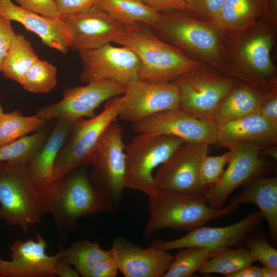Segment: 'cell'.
I'll return each mask as SVG.
<instances>
[{
	"mask_svg": "<svg viewBox=\"0 0 277 277\" xmlns=\"http://www.w3.org/2000/svg\"><path fill=\"white\" fill-rule=\"evenodd\" d=\"M276 28L263 16L243 28L226 31L223 46L232 77L266 88L277 85L271 56Z\"/></svg>",
	"mask_w": 277,
	"mask_h": 277,
	"instance_id": "cell-1",
	"label": "cell"
},
{
	"mask_svg": "<svg viewBox=\"0 0 277 277\" xmlns=\"http://www.w3.org/2000/svg\"><path fill=\"white\" fill-rule=\"evenodd\" d=\"M153 29L161 39L190 58L232 77L223 46L226 31L215 24L195 18L185 11H171L161 13Z\"/></svg>",
	"mask_w": 277,
	"mask_h": 277,
	"instance_id": "cell-2",
	"label": "cell"
},
{
	"mask_svg": "<svg viewBox=\"0 0 277 277\" xmlns=\"http://www.w3.org/2000/svg\"><path fill=\"white\" fill-rule=\"evenodd\" d=\"M115 43L130 49L137 56L142 64L139 80L147 83L173 82L203 63L164 41L142 23L125 27Z\"/></svg>",
	"mask_w": 277,
	"mask_h": 277,
	"instance_id": "cell-3",
	"label": "cell"
},
{
	"mask_svg": "<svg viewBox=\"0 0 277 277\" xmlns=\"http://www.w3.org/2000/svg\"><path fill=\"white\" fill-rule=\"evenodd\" d=\"M43 204L45 213L52 215L63 239L76 229L82 217L105 212L87 173L77 168L54 183Z\"/></svg>",
	"mask_w": 277,
	"mask_h": 277,
	"instance_id": "cell-4",
	"label": "cell"
},
{
	"mask_svg": "<svg viewBox=\"0 0 277 277\" xmlns=\"http://www.w3.org/2000/svg\"><path fill=\"white\" fill-rule=\"evenodd\" d=\"M148 196L150 216L144 232L146 239L165 228L191 230L232 212L239 205L232 201L227 206L216 209L209 206L204 197L157 190Z\"/></svg>",
	"mask_w": 277,
	"mask_h": 277,
	"instance_id": "cell-5",
	"label": "cell"
},
{
	"mask_svg": "<svg viewBox=\"0 0 277 277\" xmlns=\"http://www.w3.org/2000/svg\"><path fill=\"white\" fill-rule=\"evenodd\" d=\"M123 136L122 126L116 121L112 122L87 163L92 166V184L105 212L110 213L118 209L126 188V145Z\"/></svg>",
	"mask_w": 277,
	"mask_h": 277,
	"instance_id": "cell-6",
	"label": "cell"
},
{
	"mask_svg": "<svg viewBox=\"0 0 277 277\" xmlns=\"http://www.w3.org/2000/svg\"><path fill=\"white\" fill-rule=\"evenodd\" d=\"M27 165L0 162V219L24 231L39 223L45 213L41 196L33 185Z\"/></svg>",
	"mask_w": 277,
	"mask_h": 277,
	"instance_id": "cell-7",
	"label": "cell"
},
{
	"mask_svg": "<svg viewBox=\"0 0 277 277\" xmlns=\"http://www.w3.org/2000/svg\"><path fill=\"white\" fill-rule=\"evenodd\" d=\"M238 81L202 63L173 82L180 92L179 108L197 118L213 121L222 102Z\"/></svg>",
	"mask_w": 277,
	"mask_h": 277,
	"instance_id": "cell-8",
	"label": "cell"
},
{
	"mask_svg": "<svg viewBox=\"0 0 277 277\" xmlns=\"http://www.w3.org/2000/svg\"><path fill=\"white\" fill-rule=\"evenodd\" d=\"M122 102V95L111 98L98 115L74 123L54 165V183L75 168L87 164L103 133L118 117Z\"/></svg>",
	"mask_w": 277,
	"mask_h": 277,
	"instance_id": "cell-9",
	"label": "cell"
},
{
	"mask_svg": "<svg viewBox=\"0 0 277 277\" xmlns=\"http://www.w3.org/2000/svg\"><path fill=\"white\" fill-rule=\"evenodd\" d=\"M184 142L167 135L142 133L133 137L125 149L126 188L139 190L148 195L154 192V169Z\"/></svg>",
	"mask_w": 277,
	"mask_h": 277,
	"instance_id": "cell-10",
	"label": "cell"
},
{
	"mask_svg": "<svg viewBox=\"0 0 277 277\" xmlns=\"http://www.w3.org/2000/svg\"><path fill=\"white\" fill-rule=\"evenodd\" d=\"M209 145L184 142L156 171L154 177L157 190L205 197L207 189L200 177L204 157Z\"/></svg>",
	"mask_w": 277,
	"mask_h": 277,
	"instance_id": "cell-11",
	"label": "cell"
},
{
	"mask_svg": "<svg viewBox=\"0 0 277 277\" xmlns=\"http://www.w3.org/2000/svg\"><path fill=\"white\" fill-rule=\"evenodd\" d=\"M126 85L110 80L93 81L84 86L65 89L60 101L39 109L36 115L49 121L55 118L72 123L96 115L103 103L122 95Z\"/></svg>",
	"mask_w": 277,
	"mask_h": 277,
	"instance_id": "cell-12",
	"label": "cell"
},
{
	"mask_svg": "<svg viewBox=\"0 0 277 277\" xmlns=\"http://www.w3.org/2000/svg\"><path fill=\"white\" fill-rule=\"evenodd\" d=\"M78 52L83 64L80 74L82 83L110 80L126 85L139 79L141 62L135 53L125 46L115 47L108 44Z\"/></svg>",
	"mask_w": 277,
	"mask_h": 277,
	"instance_id": "cell-13",
	"label": "cell"
},
{
	"mask_svg": "<svg viewBox=\"0 0 277 277\" xmlns=\"http://www.w3.org/2000/svg\"><path fill=\"white\" fill-rule=\"evenodd\" d=\"M263 147L253 144H240L228 148L232 153L227 167L218 182L209 188L205 195L209 206L222 208L234 190L267 172V164L261 157Z\"/></svg>",
	"mask_w": 277,
	"mask_h": 277,
	"instance_id": "cell-14",
	"label": "cell"
},
{
	"mask_svg": "<svg viewBox=\"0 0 277 277\" xmlns=\"http://www.w3.org/2000/svg\"><path fill=\"white\" fill-rule=\"evenodd\" d=\"M122 97L118 117L133 124L179 107L180 92L174 82L150 83L135 80L126 85Z\"/></svg>",
	"mask_w": 277,
	"mask_h": 277,
	"instance_id": "cell-15",
	"label": "cell"
},
{
	"mask_svg": "<svg viewBox=\"0 0 277 277\" xmlns=\"http://www.w3.org/2000/svg\"><path fill=\"white\" fill-rule=\"evenodd\" d=\"M263 219L260 211H254L233 224L221 227L203 225L188 231L185 235L175 240L155 241L150 247L166 251L191 247L214 251L231 248L241 244Z\"/></svg>",
	"mask_w": 277,
	"mask_h": 277,
	"instance_id": "cell-16",
	"label": "cell"
},
{
	"mask_svg": "<svg viewBox=\"0 0 277 277\" xmlns=\"http://www.w3.org/2000/svg\"><path fill=\"white\" fill-rule=\"evenodd\" d=\"M138 134L174 136L185 142L212 145L216 143L217 125L176 108L164 111L133 124Z\"/></svg>",
	"mask_w": 277,
	"mask_h": 277,
	"instance_id": "cell-17",
	"label": "cell"
},
{
	"mask_svg": "<svg viewBox=\"0 0 277 277\" xmlns=\"http://www.w3.org/2000/svg\"><path fill=\"white\" fill-rule=\"evenodd\" d=\"M47 243L40 233L36 239L16 240L10 246V260L0 259V277H54L55 265L64 246L53 255L46 252Z\"/></svg>",
	"mask_w": 277,
	"mask_h": 277,
	"instance_id": "cell-18",
	"label": "cell"
},
{
	"mask_svg": "<svg viewBox=\"0 0 277 277\" xmlns=\"http://www.w3.org/2000/svg\"><path fill=\"white\" fill-rule=\"evenodd\" d=\"M71 36L70 49L82 51L115 43L125 26L96 5L81 13L62 19Z\"/></svg>",
	"mask_w": 277,
	"mask_h": 277,
	"instance_id": "cell-19",
	"label": "cell"
},
{
	"mask_svg": "<svg viewBox=\"0 0 277 277\" xmlns=\"http://www.w3.org/2000/svg\"><path fill=\"white\" fill-rule=\"evenodd\" d=\"M110 250L118 271L125 277H162L174 256L150 246L143 248L123 237L114 239Z\"/></svg>",
	"mask_w": 277,
	"mask_h": 277,
	"instance_id": "cell-20",
	"label": "cell"
},
{
	"mask_svg": "<svg viewBox=\"0 0 277 277\" xmlns=\"http://www.w3.org/2000/svg\"><path fill=\"white\" fill-rule=\"evenodd\" d=\"M0 15L21 24L49 48L63 54L70 48L71 36L61 19L42 16L15 5L11 0H0Z\"/></svg>",
	"mask_w": 277,
	"mask_h": 277,
	"instance_id": "cell-21",
	"label": "cell"
},
{
	"mask_svg": "<svg viewBox=\"0 0 277 277\" xmlns=\"http://www.w3.org/2000/svg\"><path fill=\"white\" fill-rule=\"evenodd\" d=\"M74 123L57 120L47 139L27 165L30 179L43 199L51 190L54 165Z\"/></svg>",
	"mask_w": 277,
	"mask_h": 277,
	"instance_id": "cell-22",
	"label": "cell"
},
{
	"mask_svg": "<svg viewBox=\"0 0 277 277\" xmlns=\"http://www.w3.org/2000/svg\"><path fill=\"white\" fill-rule=\"evenodd\" d=\"M216 143L226 148L240 144H276L277 126L255 113L217 125Z\"/></svg>",
	"mask_w": 277,
	"mask_h": 277,
	"instance_id": "cell-23",
	"label": "cell"
},
{
	"mask_svg": "<svg viewBox=\"0 0 277 277\" xmlns=\"http://www.w3.org/2000/svg\"><path fill=\"white\" fill-rule=\"evenodd\" d=\"M271 88H264L239 80L222 102L213 121L219 125L259 113L266 93Z\"/></svg>",
	"mask_w": 277,
	"mask_h": 277,
	"instance_id": "cell-24",
	"label": "cell"
},
{
	"mask_svg": "<svg viewBox=\"0 0 277 277\" xmlns=\"http://www.w3.org/2000/svg\"><path fill=\"white\" fill-rule=\"evenodd\" d=\"M245 188L232 200L238 205L251 203L260 209L269 226L270 234L277 238V177L258 176L246 184Z\"/></svg>",
	"mask_w": 277,
	"mask_h": 277,
	"instance_id": "cell-25",
	"label": "cell"
},
{
	"mask_svg": "<svg viewBox=\"0 0 277 277\" xmlns=\"http://www.w3.org/2000/svg\"><path fill=\"white\" fill-rule=\"evenodd\" d=\"M267 0H225L212 23L226 31L243 28L264 16Z\"/></svg>",
	"mask_w": 277,
	"mask_h": 277,
	"instance_id": "cell-26",
	"label": "cell"
},
{
	"mask_svg": "<svg viewBox=\"0 0 277 277\" xmlns=\"http://www.w3.org/2000/svg\"><path fill=\"white\" fill-rule=\"evenodd\" d=\"M96 5L125 27L142 23L154 28L161 17L137 0H96Z\"/></svg>",
	"mask_w": 277,
	"mask_h": 277,
	"instance_id": "cell-27",
	"label": "cell"
},
{
	"mask_svg": "<svg viewBox=\"0 0 277 277\" xmlns=\"http://www.w3.org/2000/svg\"><path fill=\"white\" fill-rule=\"evenodd\" d=\"M38 59L30 42L23 34H16L2 72L6 78L21 85L28 69Z\"/></svg>",
	"mask_w": 277,
	"mask_h": 277,
	"instance_id": "cell-28",
	"label": "cell"
},
{
	"mask_svg": "<svg viewBox=\"0 0 277 277\" xmlns=\"http://www.w3.org/2000/svg\"><path fill=\"white\" fill-rule=\"evenodd\" d=\"M112 257L110 249H103L97 243L86 239L74 242L68 248L64 247L62 256L83 277L97 263Z\"/></svg>",
	"mask_w": 277,
	"mask_h": 277,
	"instance_id": "cell-29",
	"label": "cell"
},
{
	"mask_svg": "<svg viewBox=\"0 0 277 277\" xmlns=\"http://www.w3.org/2000/svg\"><path fill=\"white\" fill-rule=\"evenodd\" d=\"M255 261L247 248H228L216 252L197 272L203 274L219 273L228 277Z\"/></svg>",
	"mask_w": 277,
	"mask_h": 277,
	"instance_id": "cell-30",
	"label": "cell"
},
{
	"mask_svg": "<svg viewBox=\"0 0 277 277\" xmlns=\"http://www.w3.org/2000/svg\"><path fill=\"white\" fill-rule=\"evenodd\" d=\"M48 121L36 114L24 116L18 110L6 113L0 112V146L39 130Z\"/></svg>",
	"mask_w": 277,
	"mask_h": 277,
	"instance_id": "cell-31",
	"label": "cell"
},
{
	"mask_svg": "<svg viewBox=\"0 0 277 277\" xmlns=\"http://www.w3.org/2000/svg\"><path fill=\"white\" fill-rule=\"evenodd\" d=\"M48 135V129L43 127L32 134L0 146V162L28 165Z\"/></svg>",
	"mask_w": 277,
	"mask_h": 277,
	"instance_id": "cell-32",
	"label": "cell"
},
{
	"mask_svg": "<svg viewBox=\"0 0 277 277\" xmlns=\"http://www.w3.org/2000/svg\"><path fill=\"white\" fill-rule=\"evenodd\" d=\"M183 249L173 256L168 269L162 277L191 276L217 251L199 247Z\"/></svg>",
	"mask_w": 277,
	"mask_h": 277,
	"instance_id": "cell-33",
	"label": "cell"
},
{
	"mask_svg": "<svg viewBox=\"0 0 277 277\" xmlns=\"http://www.w3.org/2000/svg\"><path fill=\"white\" fill-rule=\"evenodd\" d=\"M57 72L56 67L38 58L28 69L21 85L30 92L48 93L57 85Z\"/></svg>",
	"mask_w": 277,
	"mask_h": 277,
	"instance_id": "cell-34",
	"label": "cell"
},
{
	"mask_svg": "<svg viewBox=\"0 0 277 277\" xmlns=\"http://www.w3.org/2000/svg\"><path fill=\"white\" fill-rule=\"evenodd\" d=\"M231 150L221 155L210 156L203 159L200 168L201 182L207 189L216 184L222 175L225 167L231 156Z\"/></svg>",
	"mask_w": 277,
	"mask_h": 277,
	"instance_id": "cell-35",
	"label": "cell"
},
{
	"mask_svg": "<svg viewBox=\"0 0 277 277\" xmlns=\"http://www.w3.org/2000/svg\"><path fill=\"white\" fill-rule=\"evenodd\" d=\"M225 0H185V12L192 16L212 23Z\"/></svg>",
	"mask_w": 277,
	"mask_h": 277,
	"instance_id": "cell-36",
	"label": "cell"
},
{
	"mask_svg": "<svg viewBox=\"0 0 277 277\" xmlns=\"http://www.w3.org/2000/svg\"><path fill=\"white\" fill-rule=\"evenodd\" d=\"M247 249L256 261L263 266L277 269V250L264 238L249 239L246 243Z\"/></svg>",
	"mask_w": 277,
	"mask_h": 277,
	"instance_id": "cell-37",
	"label": "cell"
},
{
	"mask_svg": "<svg viewBox=\"0 0 277 277\" xmlns=\"http://www.w3.org/2000/svg\"><path fill=\"white\" fill-rule=\"evenodd\" d=\"M18 6L42 16L61 19L54 0H14Z\"/></svg>",
	"mask_w": 277,
	"mask_h": 277,
	"instance_id": "cell-38",
	"label": "cell"
},
{
	"mask_svg": "<svg viewBox=\"0 0 277 277\" xmlns=\"http://www.w3.org/2000/svg\"><path fill=\"white\" fill-rule=\"evenodd\" d=\"M61 19L84 12L96 5V0H54Z\"/></svg>",
	"mask_w": 277,
	"mask_h": 277,
	"instance_id": "cell-39",
	"label": "cell"
},
{
	"mask_svg": "<svg viewBox=\"0 0 277 277\" xmlns=\"http://www.w3.org/2000/svg\"><path fill=\"white\" fill-rule=\"evenodd\" d=\"M15 34L11 21L0 15V72Z\"/></svg>",
	"mask_w": 277,
	"mask_h": 277,
	"instance_id": "cell-40",
	"label": "cell"
},
{
	"mask_svg": "<svg viewBox=\"0 0 277 277\" xmlns=\"http://www.w3.org/2000/svg\"><path fill=\"white\" fill-rule=\"evenodd\" d=\"M259 113L277 126V86L267 90Z\"/></svg>",
	"mask_w": 277,
	"mask_h": 277,
	"instance_id": "cell-41",
	"label": "cell"
},
{
	"mask_svg": "<svg viewBox=\"0 0 277 277\" xmlns=\"http://www.w3.org/2000/svg\"><path fill=\"white\" fill-rule=\"evenodd\" d=\"M148 8L159 12L185 11V0H137Z\"/></svg>",
	"mask_w": 277,
	"mask_h": 277,
	"instance_id": "cell-42",
	"label": "cell"
},
{
	"mask_svg": "<svg viewBox=\"0 0 277 277\" xmlns=\"http://www.w3.org/2000/svg\"><path fill=\"white\" fill-rule=\"evenodd\" d=\"M118 271L117 264L112 257L97 263L85 277H115Z\"/></svg>",
	"mask_w": 277,
	"mask_h": 277,
	"instance_id": "cell-43",
	"label": "cell"
},
{
	"mask_svg": "<svg viewBox=\"0 0 277 277\" xmlns=\"http://www.w3.org/2000/svg\"><path fill=\"white\" fill-rule=\"evenodd\" d=\"M55 276L79 277L81 276L77 270L66 262L62 257L57 262L54 269Z\"/></svg>",
	"mask_w": 277,
	"mask_h": 277,
	"instance_id": "cell-44",
	"label": "cell"
},
{
	"mask_svg": "<svg viewBox=\"0 0 277 277\" xmlns=\"http://www.w3.org/2000/svg\"><path fill=\"white\" fill-rule=\"evenodd\" d=\"M228 277H262L261 267L251 265L229 275Z\"/></svg>",
	"mask_w": 277,
	"mask_h": 277,
	"instance_id": "cell-45",
	"label": "cell"
},
{
	"mask_svg": "<svg viewBox=\"0 0 277 277\" xmlns=\"http://www.w3.org/2000/svg\"><path fill=\"white\" fill-rule=\"evenodd\" d=\"M267 1V10L264 17L277 26V0Z\"/></svg>",
	"mask_w": 277,
	"mask_h": 277,
	"instance_id": "cell-46",
	"label": "cell"
},
{
	"mask_svg": "<svg viewBox=\"0 0 277 277\" xmlns=\"http://www.w3.org/2000/svg\"><path fill=\"white\" fill-rule=\"evenodd\" d=\"M261 155H264L273 158L275 160L277 159V147L276 144L270 145L263 147L261 151Z\"/></svg>",
	"mask_w": 277,
	"mask_h": 277,
	"instance_id": "cell-47",
	"label": "cell"
},
{
	"mask_svg": "<svg viewBox=\"0 0 277 277\" xmlns=\"http://www.w3.org/2000/svg\"><path fill=\"white\" fill-rule=\"evenodd\" d=\"M262 277H276L277 276V269L263 266L261 267Z\"/></svg>",
	"mask_w": 277,
	"mask_h": 277,
	"instance_id": "cell-48",
	"label": "cell"
},
{
	"mask_svg": "<svg viewBox=\"0 0 277 277\" xmlns=\"http://www.w3.org/2000/svg\"><path fill=\"white\" fill-rule=\"evenodd\" d=\"M3 112V108H2V107L0 106V112Z\"/></svg>",
	"mask_w": 277,
	"mask_h": 277,
	"instance_id": "cell-49",
	"label": "cell"
}]
</instances>
